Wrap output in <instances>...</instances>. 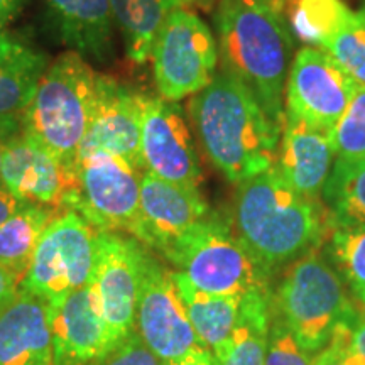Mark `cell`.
Masks as SVG:
<instances>
[{"mask_svg":"<svg viewBox=\"0 0 365 365\" xmlns=\"http://www.w3.org/2000/svg\"><path fill=\"white\" fill-rule=\"evenodd\" d=\"M144 100L145 95L98 73L93 110L78 158L107 153L125 161L139 175L145 173L140 149Z\"/></svg>","mask_w":365,"mask_h":365,"instance_id":"obj_12","label":"cell"},{"mask_svg":"<svg viewBox=\"0 0 365 365\" xmlns=\"http://www.w3.org/2000/svg\"><path fill=\"white\" fill-rule=\"evenodd\" d=\"M91 365H170L156 355L143 339L132 331L124 340H120L115 346H112L103 357Z\"/></svg>","mask_w":365,"mask_h":365,"instance_id":"obj_32","label":"cell"},{"mask_svg":"<svg viewBox=\"0 0 365 365\" xmlns=\"http://www.w3.org/2000/svg\"><path fill=\"white\" fill-rule=\"evenodd\" d=\"M134 331L168 364L196 349H207L191 327L175 272L164 269L149 254L144 264Z\"/></svg>","mask_w":365,"mask_h":365,"instance_id":"obj_11","label":"cell"},{"mask_svg":"<svg viewBox=\"0 0 365 365\" xmlns=\"http://www.w3.org/2000/svg\"><path fill=\"white\" fill-rule=\"evenodd\" d=\"M357 83L325 49L304 46L293 59L286 80V112L333 129Z\"/></svg>","mask_w":365,"mask_h":365,"instance_id":"obj_13","label":"cell"},{"mask_svg":"<svg viewBox=\"0 0 365 365\" xmlns=\"http://www.w3.org/2000/svg\"><path fill=\"white\" fill-rule=\"evenodd\" d=\"M330 228L333 262L355 298L365 307V225Z\"/></svg>","mask_w":365,"mask_h":365,"instance_id":"obj_28","label":"cell"},{"mask_svg":"<svg viewBox=\"0 0 365 365\" xmlns=\"http://www.w3.org/2000/svg\"><path fill=\"white\" fill-rule=\"evenodd\" d=\"M359 16H360V19H362V22H364V26H365V6H364V9L362 11L359 12Z\"/></svg>","mask_w":365,"mask_h":365,"instance_id":"obj_42","label":"cell"},{"mask_svg":"<svg viewBox=\"0 0 365 365\" xmlns=\"http://www.w3.org/2000/svg\"><path fill=\"white\" fill-rule=\"evenodd\" d=\"M170 365H218L215 355L208 349H196Z\"/></svg>","mask_w":365,"mask_h":365,"instance_id":"obj_35","label":"cell"},{"mask_svg":"<svg viewBox=\"0 0 365 365\" xmlns=\"http://www.w3.org/2000/svg\"><path fill=\"white\" fill-rule=\"evenodd\" d=\"M0 365H53L48 303L21 287L0 304Z\"/></svg>","mask_w":365,"mask_h":365,"instance_id":"obj_19","label":"cell"},{"mask_svg":"<svg viewBox=\"0 0 365 365\" xmlns=\"http://www.w3.org/2000/svg\"><path fill=\"white\" fill-rule=\"evenodd\" d=\"M27 0H0V31L6 29L9 22L16 19Z\"/></svg>","mask_w":365,"mask_h":365,"instance_id":"obj_37","label":"cell"},{"mask_svg":"<svg viewBox=\"0 0 365 365\" xmlns=\"http://www.w3.org/2000/svg\"><path fill=\"white\" fill-rule=\"evenodd\" d=\"M161 98L198 93L217 75L218 44L210 27L190 9H173L159 27L150 53Z\"/></svg>","mask_w":365,"mask_h":365,"instance_id":"obj_8","label":"cell"},{"mask_svg":"<svg viewBox=\"0 0 365 365\" xmlns=\"http://www.w3.org/2000/svg\"><path fill=\"white\" fill-rule=\"evenodd\" d=\"M0 176L4 188L21 202L53 210L65 208L73 186V170L22 130L4 143Z\"/></svg>","mask_w":365,"mask_h":365,"instance_id":"obj_16","label":"cell"},{"mask_svg":"<svg viewBox=\"0 0 365 365\" xmlns=\"http://www.w3.org/2000/svg\"><path fill=\"white\" fill-rule=\"evenodd\" d=\"M145 257V245L137 239L112 232L97 234L91 284L98 296L112 346L134 331Z\"/></svg>","mask_w":365,"mask_h":365,"instance_id":"obj_10","label":"cell"},{"mask_svg":"<svg viewBox=\"0 0 365 365\" xmlns=\"http://www.w3.org/2000/svg\"><path fill=\"white\" fill-rule=\"evenodd\" d=\"M210 213L200 190L186 188L153 173L140 175V232L137 240L164 254Z\"/></svg>","mask_w":365,"mask_h":365,"instance_id":"obj_17","label":"cell"},{"mask_svg":"<svg viewBox=\"0 0 365 365\" xmlns=\"http://www.w3.org/2000/svg\"><path fill=\"white\" fill-rule=\"evenodd\" d=\"M54 218V210L34 203H22L0 225V266L9 271L19 284L24 281L34 250L44 228Z\"/></svg>","mask_w":365,"mask_h":365,"instance_id":"obj_24","label":"cell"},{"mask_svg":"<svg viewBox=\"0 0 365 365\" xmlns=\"http://www.w3.org/2000/svg\"><path fill=\"white\" fill-rule=\"evenodd\" d=\"M54 29L71 51L95 61L113 54L110 0H46Z\"/></svg>","mask_w":365,"mask_h":365,"instance_id":"obj_20","label":"cell"},{"mask_svg":"<svg viewBox=\"0 0 365 365\" xmlns=\"http://www.w3.org/2000/svg\"><path fill=\"white\" fill-rule=\"evenodd\" d=\"M234 234L271 272L319 244L323 210L318 202L296 193L274 168H269L239 182Z\"/></svg>","mask_w":365,"mask_h":365,"instance_id":"obj_3","label":"cell"},{"mask_svg":"<svg viewBox=\"0 0 365 365\" xmlns=\"http://www.w3.org/2000/svg\"><path fill=\"white\" fill-rule=\"evenodd\" d=\"M178 0H110L113 24L124 39L125 56L135 65L150 58L159 27Z\"/></svg>","mask_w":365,"mask_h":365,"instance_id":"obj_25","label":"cell"},{"mask_svg":"<svg viewBox=\"0 0 365 365\" xmlns=\"http://www.w3.org/2000/svg\"><path fill=\"white\" fill-rule=\"evenodd\" d=\"M66 210H75L97 232H140V175L122 159L91 153L76 159Z\"/></svg>","mask_w":365,"mask_h":365,"instance_id":"obj_7","label":"cell"},{"mask_svg":"<svg viewBox=\"0 0 365 365\" xmlns=\"http://www.w3.org/2000/svg\"><path fill=\"white\" fill-rule=\"evenodd\" d=\"M215 0H178V6L182 9H191V7H198V9H210L213 6Z\"/></svg>","mask_w":365,"mask_h":365,"instance_id":"obj_40","label":"cell"},{"mask_svg":"<svg viewBox=\"0 0 365 365\" xmlns=\"http://www.w3.org/2000/svg\"><path fill=\"white\" fill-rule=\"evenodd\" d=\"M325 51L339 61L355 83L365 86V26L359 14L328 41Z\"/></svg>","mask_w":365,"mask_h":365,"instance_id":"obj_30","label":"cell"},{"mask_svg":"<svg viewBox=\"0 0 365 365\" xmlns=\"http://www.w3.org/2000/svg\"><path fill=\"white\" fill-rule=\"evenodd\" d=\"M95 228L75 210H65L44 228L21 289L46 303L88 284L97 257Z\"/></svg>","mask_w":365,"mask_h":365,"instance_id":"obj_9","label":"cell"},{"mask_svg":"<svg viewBox=\"0 0 365 365\" xmlns=\"http://www.w3.org/2000/svg\"><path fill=\"white\" fill-rule=\"evenodd\" d=\"M175 281L186 307L191 327L208 350H215L228 340L240 317L244 296L212 294L196 289L181 272H175Z\"/></svg>","mask_w":365,"mask_h":365,"instance_id":"obj_23","label":"cell"},{"mask_svg":"<svg viewBox=\"0 0 365 365\" xmlns=\"http://www.w3.org/2000/svg\"><path fill=\"white\" fill-rule=\"evenodd\" d=\"M266 365H313V357L282 323L271 318Z\"/></svg>","mask_w":365,"mask_h":365,"instance_id":"obj_31","label":"cell"},{"mask_svg":"<svg viewBox=\"0 0 365 365\" xmlns=\"http://www.w3.org/2000/svg\"><path fill=\"white\" fill-rule=\"evenodd\" d=\"M48 66L29 41L0 31V115H22Z\"/></svg>","mask_w":365,"mask_h":365,"instance_id":"obj_21","label":"cell"},{"mask_svg":"<svg viewBox=\"0 0 365 365\" xmlns=\"http://www.w3.org/2000/svg\"><path fill=\"white\" fill-rule=\"evenodd\" d=\"M282 14L296 39L319 49L355 17L344 0H282Z\"/></svg>","mask_w":365,"mask_h":365,"instance_id":"obj_26","label":"cell"},{"mask_svg":"<svg viewBox=\"0 0 365 365\" xmlns=\"http://www.w3.org/2000/svg\"><path fill=\"white\" fill-rule=\"evenodd\" d=\"M350 349L365 365V317H359L350 328Z\"/></svg>","mask_w":365,"mask_h":365,"instance_id":"obj_34","label":"cell"},{"mask_svg":"<svg viewBox=\"0 0 365 365\" xmlns=\"http://www.w3.org/2000/svg\"><path fill=\"white\" fill-rule=\"evenodd\" d=\"M140 149L145 171L186 188L200 190L198 154L185 113L176 102L145 95Z\"/></svg>","mask_w":365,"mask_h":365,"instance_id":"obj_14","label":"cell"},{"mask_svg":"<svg viewBox=\"0 0 365 365\" xmlns=\"http://www.w3.org/2000/svg\"><path fill=\"white\" fill-rule=\"evenodd\" d=\"M215 24L222 71L247 86L282 129L284 83L293 53L282 0H220Z\"/></svg>","mask_w":365,"mask_h":365,"instance_id":"obj_2","label":"cell"},{"mask_svg":"<svg viewBox=\"0 0 365 365\" xmlns=\"http://www.w3.org/2000/svg\"><path fill=\"white\" fill-rule=\"evenodd\" d=\"M19 281L16 279V276H12L11 272L6 271L0 266V304L7 303L9 299L14 298L19 291Z\"/></svg>","mask_w":365,"mask_h":365,"instance_id":"obj_36","label":"cell"},{"mask_svg":"<svg viewBox=\"0 0 365 365\" xmlns=\"http://www.w3.org/2000/svg\"><path fill=\"white\" fill-rule=\"evenodd\" d=\"M21 132V115H0V140L11 139Z\"/></svg>","mask_w":365,"mask_h":365,"instance_id":"obj_39","label":"cell"},{"mask_svg":"<svg viewBox=\"0 0 365 365\" xmlns=\"http://www.w3.org/2000/svg\"><path fill=\"white\" fill-rule=\"evenodd\" d=\"M335 163L331 129L286 112L274 170L304 198L318 202Z\"/></svg>","mask_w":365,"mask_h":365,"instance_id":"obj_18","label":"cell"},{"mask_svg":"<svg viewBox=\"0 0 365 365\" xmlns=\"http://www.w3.org/2000/svg\"><path fill=\"white\" fill-rule=\"evenodd\" d=\"M22 203L24 202H21L19 198H16L11 191H7L4 186H0V225H2V223L6 222Z\"/></svg>","mask_w":365,"mask_h":365,"instance_id":"obj_38","label":"cell"},{"mask_svg":"<svg viewBox=\"0 0 365 365\" xmlns=\"http://www.w3.org/2000/svg\"><path fill=\"white\" fill-rule=\"evenodd\" d=\"M269 309L308 354L319 352L336 328L354 325L359 318L344 279L314 247L287 267L271 293Z\"/></svg>","mask_w":365,"mask_h":365,"instance_id":"obj_5","label":"cell"},{"mask_svg":"<svg viewBox=\"0 0 365 365\" xmlns=\"http://www.w3.org/2000/svg\"><path fill=\"white\" fill-rule=\"evenodd\" d=\"M271 289L254 291L242 298L239 322L220 346L213 350L218 365H266L271 327Z\"/></svg>","mask_w":365,"mask_h":365,"instance_id":"obj_22","label":"cell"},{"mask_svg":"<svg viewBox=\"0 0 365 365\" xmlns=\"http://www.w3.org/2000/svg\"><path fill=\"white\" fill-rule=\"evenodd\" d=\"M98 73L76 51L58 56L44 71L21 115V130L73 170L95 103Z\"/></svg>","mask_w":365,"mask_h":365,"instance_id":"obj_4","label":"cell"},{"mask_svg":"<svg viewBox=\"0 0 365 365\" xmlns=\"http://www.w3.org/2000/svg\"><path fill=\"white\" fill-rule=\"evenodd\" d=\"M4 143H6V140H0V175H2V154H4ZM0 186H2V176H0Z\"/></svg>","mask_w":365,"mask_h":365,"instance_id":"obj_41","label":"cell"},{"mask_svg":"<svg viewBox=\"0 0 365 365\" xmlns=\"http://www.w3.org/2000/svg\"><path fill=\"white\" fill-rule=\"evenodd\" d=\"M322 195L328 207V227L365 225V159H335Z\"/></svg>","mask_w":365,"mask_h":365,"instance_id":"obj_27","label":"cell"},{"mask_svg":"<svg viewBox=\"0 0 365 365\" xmlns=\"http://www.w3.org/2000/svg\"><path fill=\"white\" fill-rule=\"evenodd\" d=\"M202 148L228 181L239 182L274 166L282 129L244 83L217 73L190 102Z\"/></svg>","mask_w":365,"mask_h":365,"instance_id":"obj_1","label":"cell"},{"mask_svg":"<svg viewBox=\"0 0 365 365\" xmlns=\"http://www.w3.org/2000/svg\"><path fill=\"white\" fill-rule=\"evenodd\" d=\"M53 365H91L112 349L95 287L88 284L48 303Z\"/></svg>","mask_w":365,"mask_h":365,"instance_id":"obj_15","label":"cell"},{"mask_svg":"<svg viewBox=\"0 0 365 365\" xmlns=\"http://www.w3.org/2000/svg\"><path fill=\"white\" fill-rule=\"evenodd\" d=\"M163 255L205 293L245 296L269 289V272L215 215L196 223Z\"/></svg>","mask_w":365,"mask_h":365,"instance_id":"obj_6","label":"cell"},{"mask_svg":"<svg viewBox=\"0 0 365 365\" xmlns=\"http://www.w3.org/2000/svg\"><path fill=\"white\" fill-rule=\"evenodd\" d=\"M335 159L364 161L365 159V86L357 85L349 107L331 129Z\"/></svg>","mask_w":365,"mask_h":365,"instance_id":"obj_29","label":"cell"},{"mask_svg":"<svg viewBox=\"0 0 365 365\" xmlns=\"http://www.w3.org/2000/svg\"><path fill=\"white\" fill-rule=\"evenodd\" d=\"M350 328L352 325L336 328L330 341L313 359V365H364L350 349Z\"/></svg>","mask_w":365,"mask_h":365,"instance_id":"obj_33","label":"cell"}]
</instances>
